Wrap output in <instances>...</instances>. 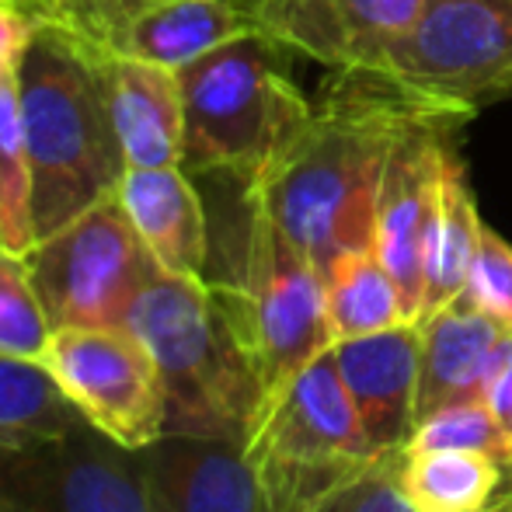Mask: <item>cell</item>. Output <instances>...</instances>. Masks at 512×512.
I'll return each mask as SVG.
<instances>
[{"instance_id": "obj_14", "label": "cell", "mask_w": 512, "mask_h": 512, "mask_svg": "<svg viewBox=\"0 0 512 512\" xmlns=\"http://www.w3.org/2000/svg\"><path fill=\"white\" fill-rule=\"evenodd\" d=\"M140 457L150 512H265L241 439L161 432Z\"/></svg>"}, {"instance_id": "obj_6", "label": "cell", "mask_w": 512, "mask_h": 512, "mask_svg": "<svg viewBox=\"0 0 512 512\" xmlns=\"http://www.w3.org/2000/svg\"><path fill=\"white\" fill-rule=\"evenodd\" d=\"M265 512H314L387 453L370 443L331 349L265 394L244 439Z\"/></svg>"}, {"instance_id": "obj_22", "label": "cell", "mask_w": 512, "mask_h": 512, "mask_svg": "<svg viewBox=\"0 0 512 512\" xmlns=\"http://www.w3.org/2000/svg\"><path fill=\"white\" fill-rule=\"evenodd\" d=\"M91 425L46 359L0 356V446L32 443Z\"/></svg>"}, {"instance_id": "obj_4", "label": "cell", "mask_w": 512, "mask_h": 512, "mask_svg": "<svg viewBox=\"0 0 512 512\" xmlns=\"http://www.w3.org/2000/svg\"><path fill=\"white\" fill-rule=\"evenodd\" d=\"M126 328L147 342L161 373L164 432L248 439L265 387L203 279L161 272L129 310Z\"/></svg>"}, {"instance_id": "obj_30", "label": "cell", "mask_w": 512, "mask_h": 512, "mask_svg": "<svg viewBox=\"0 0 512 512\" xmlns=\"http://www.w3.org/2000/svg\"><path fill=\"white\" fill-rule=\"evenodd\" d=\"M485 405L492 408L495 422H499L502 436H506V450H509V467H512V335L502 345V356L495 363L492 377L485 387Z\"/></svg>"}, {"instance_id": "obj_25", "label": "cell", "mask_w": 512, "mask_h": 512, "mask_svg": "<svg viewBox=\"0 0 512 512\" xmlns=\"http://www.w3.org/2000/svg\"><path fill=\"white\" fill-rule=\"evenodd\" d=\"M405 450H481L495 453L509 464L506 436L495 422L485 398L453 401V405L432 408L411 429Z\"/></svg>"}, {"instance_id": "obj_10", "label": "cell", "mask_w": 512, "mask_h": 512, "mask_svg": "<svg viewBox=\"0 0 512 512\" xmlns=\"http://www.w3.org/2000/svg\"><path fill=\"white\" fill-rule=\"evenodd\" d=\"M471 115L474 112H460V108L418 105L394 140L384 178H380L373 251L398 283L411 321L422 317L425 251H429L432 220L439 206L443 164L453 150V133Z\"/></svg>"}, {"instance_id": "obj_5", "label": "cell", "mask_w": 512, "mask_h": 512, "mask_svg": "<svg viewBox=\"0 0 512 512\" xmlns=\"http://www.w3.org/2000/svg\"><path fill=\"white\" fill-rule=\"evenodd\" d=\"M290 49L248 32L175 70L185 105L182 168L255 182L307 126L314 105L290 74Z\"/></svg>"}, {"instance_id": "obj_12", "label": "cell", "mask_w": 512, "mask_h": 512, "mask_svg": "<svg viewBox=\"0 0 512 512\" xmlns=\"http://www.w3.org/2000/svg\"><path fill=\"white\" fill-rule=\"evenodd\" d=\"M425 0H255L258 32L335 70H377Z\"/></svg>"}, {"instance_id": "obj_32", "label": "cell", "mask_w": 512, "mask_h": 512, "mask_svg": "<svg viewBox=\"0 0 512 512\" xmlns=\"http://www.w3.org/2000/svg\"><path fill=\"white\" fill-rule=\"evenodd\" d=\"M4 74H11V70H0V77H4Z\"/></svg>"}, {"instance_id": "obj_33", "label": "cell", "mask_w": 512, "mask_h": 512, "mask_svg": "<svg viewBox=\"0 0 512 512\" xmlns=\"http://www.w3.org/2000/svg\"><path fill=\"white\" fill-rule=\"evenodd\" d=\"M21 4H25V0H21Z\"/></svg>"}, {"instance_id": "obj_21", "label": "cell", "mask_w": 512, "mask_h": 512, "mask_svg": "<svg viewBox=\"0 0 512 512\" xmlns=\"http://www.w3.org/2000/svg\"><path fill=\"white\" fill-rule=\"evenodd\" d=\"M324 300L335 342L377 335L411 321L398 283L373 248L345 251L324 269Z\"/></svg>"}, {"instance_id": "obj_24", "label": "cell", "mask_w": 512, "mask_h": 512, "mask_svg": "<svg viewBox=\"0 0 512 512\" xmlns=\"http://www.w3.org/2000/svg\"><path fill=\"white\" fill-rule=\"evenodd\" d=\"M49 338L53 328L28 279L25 262L0 248V356L42 359Z\"/></svg>"}, {"instance_id": "obj_8", "label": "cell", "mask_w": 512, "mask_h": 512, "mask_svg": "<svg viewBox=\"0 0 512 512\" xmlns=\"http://www.w3.org/2000/svg\"><path fill=\"white\" fill-rule=\"evenodd\" d=\"M377 74L418 102L478 112L512 91V0H425Z\"/></svg>"}, {"instance_id": "obj_26", "label": "cell", "mask_w": 512, "mask_h": 512, "mask_svg": "<svg viewBox=\"0 0 512 512\" xmlns=\"http://www.w3.org/2000/svg\"><path fill=\"white\" fill-rule=\"evenodd\" d=\"M464 293L512 328V244L502 241L492 227H481Z\"/></svg>"}, {"instance_id": "obj_27", "label": "cell", "mask_w": 512, "mask_h": 512, "mask_svg": "<svg viewBox=\"0 0 512 512\" xmlns=\"http://www.w3.org/2000/svg\"><path fill=\"white\" fill-rule=\"evenodd\" d=\"M398 457H387L314 512H415L398 488Z\"/></svg>"}, {"instance_id": "obj_16", "label": "cell", "mask_w": 512, "mask_h": 512, "mask_svg": "<svg viewBox=\"0 0 512 512\" xmlns=\"http://www.w3.org/2000/svg\"><path fill=\"white\" fill-rule=\"evenodd\" d=\"M418 331H422L418 418L453 401L485 398L488 377L512 335L509 324L460 293L457 300L418 317Z\"/></svg>"}, {"instance_id": "obj_20", "label": "cell", "mask_w": 512, "mask_h": 512, "mask_svg": "<svg viewBox=\"0 0 512 512\" xmlns=\"http://www.w3.org/2000/svg\"><path fill=\"white\" fill-rule=\"evenodd\" d=\"M481 227L485 223H481L478 206H474L464 164H460L457 150H450L443 164V182H439V206L436 220H432L429 251H425L422 314L450 304V300H457L464 293Z\"/></svg>"}, {"instance_id": "obj_19", "label": "cell", "mask_w": 512, "mask_h": 512, "mask_svg": "<svg viewBox=\"0 0 512 512\" xmlns=\"http://www.w3.org/2000/svg\"><path fill=\"white\" fill-rule=\"evenodd\" d=\"M398 488L415 512H485L509 464L481 450H401Z\"/></svg>"}, {"instance_id": "obj_13", "label": "cell", "mask_w": 512, "mask_h": 512, "mask_svg": "<svg viewBox=\"0 0 512 512\" xmlns=\"http://www.w3.org/2000/svg\"><path fill=\"white\" fill-rule=\"evenodd\" d=\"M342 384L370 443L387 457L405 450L418 418V373H422V331L418 321L331 345Z\"/></svg>"}, {"instance_id": "obj_28", "label": "cell", "mask_w": 512, "mask_h": 512, "mask_svg": "<svg viewBox=\"0 0 512 512\" xmlns=\"http://www.w3.org/2000/svg\"><path fill=\"white\" fill-rule=\"evenodd\" d=\"M140 4H150V0H46L39 18H56L88 39H98L112 21H119Z\"/></svg>"}, {"instance_id": "obj_3", "label": "cell", "mask_w": 512, "mask_h": 512, "mask_svg": "<svg viewBox=\"0 0 512 512\" xmlns=\"http://www.w3.org/2000/svg\"><path fill=\"white\" fill-rule=\"evenodd\" d=\"M203 283L234 324L265 394L335 345L324 272L269 220L244 178L234 213L209 227Z\"/></svg>"}, {"instance_id": "obj_2", "label": "cell", "mask_w": 512, "mask_h": 512, "mask_svg": "<svg viewBox=\"0 0 512 512\" xmlns=\"http://www.w3.org/2000/svg\"><path fill=\"white\" fill-rule=\"evenodd\" d=\"M105 60L88 35L42 18L14 70L32 161L35 244L112 199L129 171Z\"/></svg>"}, {"instance_id": "obj_15", "label": "cell", "mask_w": 512, "mask_h": 512, "mask_svg": "<svg viewBox=\"0 0 512 512\" xmlns=\"http://www.w3.org/2000/svg\"><path fill=\"white\" fill-rule=\"evenodd\" d=\"M248 32H258L255 0H150L91 42L112 56L182 70Z\"/></svg>"}, {"instance_id": "obj_11", "label": "cell", "mask_w": 512, "mask_h": 512, "mask_svg": "<svg viewBox=\"0 0 512 512\" xmlns=\"http://www.w3.org/2000/svg\"><path fill=\"white\" fill-rule=\"evenodd\" d=\"M42 359L88 422L115 443L143 450L164 432L161 373L133 328H60Z\"/></svg>"}, {"instance_id": "obj_9", "label": "cell", "mask_w": 512, "mask_h": 512, "mask_svg": "<svg viewBox=\"0 0 512 512\" xmlns=\"http://www.w3.org/2000/svg\"><path fill=\"white\" fill-rule=\"evenodd\" d=\"M0 512H150L143 457L98 425L0 446Z\"/></svg>"}, {"instance_id": "obj_29", "label": "cell", "mask_w": 512, "mask_h": 512, "mask_svg": "<svg viewBox=\"0 0 512 512\" xmlns=\"http://www.w3.org/2000/svg\"><path fill=\"white\" fill-rule=\"evenodd\" d=\"M39 21V14L21 0H0V70H18Z\"/></svg>"}, {"instance_id": "obj_31", "label": "cell", "mask_w": 512, "mask_h": 512, "mask_svg": "<svg viewBox=\"0 0 512 512\" xmlns=\"http://www.w3.org/2000/svg\"><path fill=\"white\" fill-rule=\"evenodd\" d=\"M25 7H28V11H35V14H42V7H46V0H25Z\"/></svg>"}, {"instance_id": "obj_23", "label": "cell", "mask_w": 512, "mask_h": 512, "mask_svg": "<svg viewBox=\"0 0 512 512\" xmlns=\"http://www.w3.org/2000/svg\"><path fill=\"white\" fill-rule=\"evenodd\" d=\"M0 248L18 258L35 248L32 161L14 70L0 77Z\"/></svg>"}, {"instance_id": "obj_17", "label": "cell", "mask_w": 512, "mask_h": 512, "mask_svg": "<svg viewBox=\"0 0 512 512\" xmlns=\"http://www.w3.org/2000/svg\"><path fill=\"white\" fill-rule=\"evenodd\" d=\"M115 196L164 272L196 279L206 276L209 220L189 171L178 164L129 168Z\"/></svg>"}, {"instance_id": "obj_7", "label": "cell", "mask_w": 512, "mask_h": 512, "mask_svg": "<svg viewBox=\"0 0 512 512\" xmlns=\"http://www.w3.org/2000/svg\"><path fill=\"white\" fill-rule=\"evenodd\" d=\"M49 328H115L126 324L161 265L136 234L119 196L91 206L21 255Z\"/></svg>"}, {"instance_id": "obj_18", "label": "cell", "mask_w": 512, "mask_h": 512, "mask_svg": "<svg viewBox=\"0 0 512 512\" xmlns=\"http://www.w3.org/2000/svg\"><path fill=\"white\" fill-rule=\"evenodd\" d=\"M105 74L129 168H182L185 105L175 70L108 53Z\"/></svg>"}, {"instance_id": "obj_1", "label": "cell", "mask_w": 512, "mask_h": 512, "mask_svg": "<svg viewBox=\"0 0 512 512\" xmlns=\"http://www.w3.org/2000/svg\"><path fill=\"white\" fill-rule=\"evenodd\" d=\"M418 102L377 70H342L300 136L251 182L269 220L317 265L373 248L387 157Z\"/></svg>"}]
</instances>
